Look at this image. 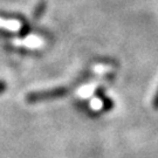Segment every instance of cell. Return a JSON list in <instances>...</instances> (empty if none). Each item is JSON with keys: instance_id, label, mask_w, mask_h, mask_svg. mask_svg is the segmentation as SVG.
<instances>
[{"instance_id": "obj_3", "label": "cell", "mask_w": 158, "mask_h": 158, "mask_svg": "<svg viewBox=\"0 0 158 158\" xmlns=\"http://www.w3.org/2000/svg\"><path fill=\"white\" fill-rule=\"evenodd\" d=\"M95 89H96L95 85H83V87H81L79 90H77V95H79L81 98H87V97H89V96L93 95V93L95 91Z\"/></svg>"}, {"instance_id": "obj_5", "label": "cell", "mask_w": 158, "mask_h": 158, "mask_svg": "<svg viewBox=\"0 0 158 158\" xmlns=\"http://www.w3.org/2000/svg\"><path fill=\"white\" fill-rule=\"evenodd\" d=\"M95 70L96 73H100V74H102V73H104L106 70H108V69H106V67L104 66H97V67H95Z\"/></svg>"}, {"instance_id": "obj_2", "label": "cell", "mask_w": 158, "mask_h": 158, "mask_svg": "<svg viewBox=\"0 0 158 158\" xmlns=\"http://www.w3.org/2000/svg\"><path fill=\"white\" fill-rule=\"evenodd\" d=\"M23 27V23L17 19H4L0 18V28L8 32H19Z\"/></svg>"}, {"instance_id": "obj_4", "label": "cell", "mask_w": 158, "mask_h": 158, "mask_svg": "<svg viewBox=\"0 0 158 158\" xmlns=\"http://www.w3.org/2000/svg\"><path fill=\"white\" fill-rule=\"evenodd\" d=\"M103 108V101L98 97H94L90 101V109L95 110V111H100Z\"/></svg>"}, {"instance_id": "obj_1", "label": "cell", "mask_w": 158, "mask_h": 158, "mask_svg": "<svg viewBox=\"0 0 158 158\" xmlns=\"http://www.w3.org/2000/svg\"><path fill=\"white\" fill-rule=\"evenodd\" d=\"M14 44L17 46H23V47L29 48V49H38L44 46V40L38 35H29L21 41H15Z\"/></svg>"}, {"instance_id": "obj_6", "label": "cell", "mask_w": 158, "mask_h": 158, "mask_svg": "<svg viewBox=\"0 0 158 158\" xmlns=\"http://www.w3.org/2000/svg\"><path fill=\"white\" fill-rule=\"evenodd\" d=\"M1 89H2V85H0V90H1Z\"/></svg>"}]
</instances>
